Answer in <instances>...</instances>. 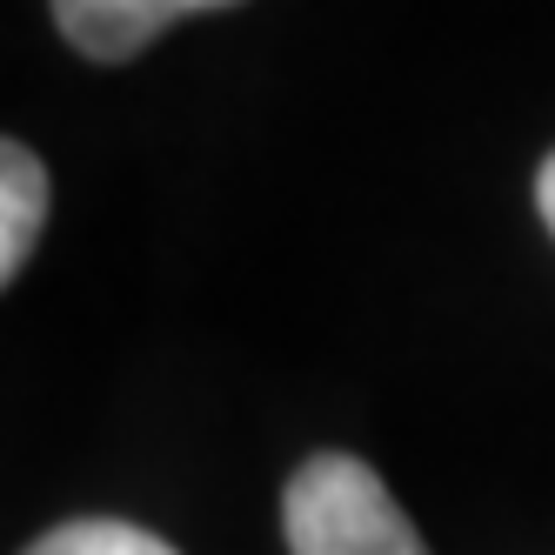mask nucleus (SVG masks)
Masks as SVG:
<instances>
[{
    "mask_svg": "<svg viewBox=\"0 0 555 555\" xmlns=\"http://www.w3.org/2000/svg\"><path fill=\"white\" fill-rule=\"evenodd\" d=\"M288 555H428L402 502L362 455H308L282 495Z\"/></svg>",
    "mask_w": 555,
    "mask_h": 555,
    "instance_id": "f257e3e1",
    "label": "nucleus"
},
{
    "mask_svg": "<svg viewBox=\"0 0 555 555\" xmlns=\"http://www.w3.org/2000/svg\"><path fill=\"white\" fill-rule=\"evenodd\" d=\"M535 208H542V221H548V234H555V154H548L542 175H535Z\"/></svg>",
    "mask_w": 555,
    "mask_h": 555,
    "instance_id": "39448f33",
    "label": "nucleus"
},
{
    "mask_svg": "<svg viewBox=\"0 0 555 555\" xmlns=\"http://www.w3.org/2000/svg\"><path fill=\"white\" fill-rule=\"evenodd\" d=\"M27 555H181L141 522H114V515H88V522H61L41 542H27Z\"/></svg>",
    "mask_w": 555,
    "mask_h": 555,
    "instance_id": "20e7f679",
    "label": "nucleus"
},
{
    "mask_svg": "<svg viewBox=\"0 0 555 555\" xmlns=\"http://www.w3.org/2000/svg\"><path fill=\"white\" fill-rule=\"evenodd\" d=\"M48 228V168L27 141L0 147V282H21V268Z\"/></svg>",
    "mask_w": 555,
    "mask_h": 555,
    "instance_id": "7ed1b4c3",
    "label": "nucleus"
},
{
    "mask_svg": "<svg viewBox=\"0 0 555 555\" xmlns=\"http://www.w3.org/2000/svg\"><path fill=\"white\" fill-rule=\"evenodd\" d=\"M154 8L168 14V27L181 21V14H208V8H242V0H154Z\"/></svg>",
    "mask_w": 555,
    "mask_h": 555,
    "instance_id": "423d86ee",
    "label": "nucleus"
},
{
    "mask_svg": "<svg viewBox=\"0 0 555 555\" xmlns=\"http://www.w3.org/2000/svg\"><path fill=\"white\" fill-rule=\"evenodd\" d=\"M54 27L88 61H134L168 34V14L154 0H54Z\"/></svg>",
    "mask_w": 555,
    "mask_h": 555,
    "instance_id": "f03ea898",
    "label": "nucleus"
}]
</instances>
